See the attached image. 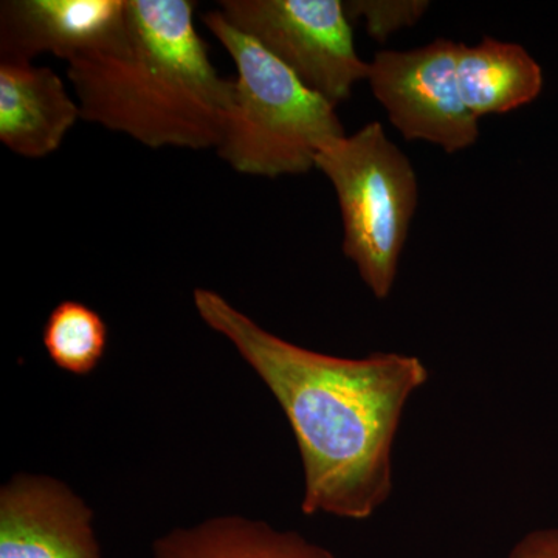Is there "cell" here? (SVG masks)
<instances>
[{
	"mask_svg": "<svg viewBox=\"0 0 558 558\" xmlns=\"http://www.w3.org/2000/svg\"><path fill=\"white\" fill-rule=\"evenodd\" d=\"M81 120L76 98L53 69L0 61V142L25 159L57 153Z\"/></svg>",
	"mask_w": 558,
	"mask_h": 558,
	"instance_id": "cell-9",
	"label": "cell"
},
{
	"mask_svg": "<svg viewBox=\"0 0 558 558\" xmlns=\"http://www.w3.org/2000/svg\"><path fill=\"white\" fill-rule=\"evenodd\" d=\"M153 558H337L295 531L241 515L172 529L153 543Z\"/></svg>",
	"mask_w": 558,
	"mask_h": 558,
	"instance_id": "cell-10",
	"label": "cell"
},
{
	"mask_svg": "<svg viewBox=\"0 0 558 558\" xmlns=\"http://www.w3.org/2000/svg\"><path fill=\"white\" fill-rule=\"evenodd\" d=\"M349 20L363 21L366 33L385 43L392 33L416 24L429 2L425 0H351L344 2Z\"/></svg>",
	"mask_w": 558,
	"mask_h": 558,
	"instance_id": "cell-13",
	"label": "cell"
},
{
	"mask_svg": "<svg viewBox=\"0 0 558 558\" xmlns=\"http://www.w3.org/2000/svg\"><path fill=\"white\" fill-rule=\"evenodd\" d=\"M124 10L126 0H3L0 61L33 62L50 53L69 64L109 43Z\"/></svg>",
	"mask_w": 558,
	"mask_h": 558,
	"instance_id": "cell-8",
	"label": "cell"
},
{
	"mask_svg": "<svg viewBox=\"0 0 558 558\" xmlns=\"http://www.w3.org/2000/svg\"><path fill=\"white\" fill-rule=\"evenodd\" d=\"M191 0H126L120 31L69 62L81 120L148 148H218L233 80L209 60Z\"/></svg>",
	"mask_w": 558,
	"mask_h": 558,
	"instance_id": "cell-2",
	"label": "cell"
},
{
	"mask_svg": "<svg viewBox=\"0 0 558 558\" xmlns=\"http://www.w3.org/2000/svg\"><path fill=\"white\" fill-rule=\"evenodd\" d=\"M315 168L336 190L344 256L357 267L371 293L387 299L417 208L413 165L379 121H371L319 150Z\"/></svg>",
	"mask_w": 558,
	"mask_h": 558,
	"instance_id": "cell-4",
	"label": "cell"
},
{
	"mask_svg": "<svg viewBox=\"0 0 558 558\" xmlns=\"http://www.w3.org/2000/svg\"><path fill=\"white\" fill-rule=\"evenodd\" d=\"M458 50L459 43L436 39L414 50L377 51L366 78L403 138L449 154L470 148L480 137V120L459 92Z\"/></svg>",
	"mask_w": 558,
	"mask_h": 558,
	"instance_id": "cell-6",
	"label": "cell"
},
{
	"mask_svg": "<svg viewBox=\"0 0 558 558\" xmlns=\"http://www.w3.org/2000/svg\"><path fill=\"white\" fill-rule=\"evenodd\" d=\"M108 341L105 319L81 301H61L44 325L43 343L51 362L73 376L94 373L105 357Z\"/></svg>",
	"mask_w": 558,
	"mask_h": 558,
	"instance_id": "cell-12",
	"label": "cell"
},
{
	"mask_svg": "<svg viewBox=\"0 0 558 558\" xmlns=\"http://www.w3.org/2000/svg\"><path fill=\"white\" fill-rule=\"evenodd\" d=\"M220 14L332 105L368 78L340 0H220Z\"/></svg>",
	"mask_w": 558,
	"mask_h": 558,
	"instance_id": "cell-5",
	"label": "cell"
},
{
	"mask_svg": "<svg viewBox=\"0 0 558 558\" xmlns=\"http://www.w3.org/2000/svg\"><path fill=\"white\" fill-rule=\"evenodd\" d=\"M193 301L288 418L303 464V513L371 519L391 497L392 449L407 403L428 381L424 362L398 352L323 354L275 336L215 290L196 289Z\"/></svg>",
	"mask_w": 558,
	"mask_h": 558,
	"instance_id": "cell-1",
	"label": "cell"
},
{
	"mask_svg": "<svg viewBox=\"0 0 558 558\" xmlns=\"http://www.w3.org/2000/svg\"><path fill=\"white\" fill-rule=\"evenodd\" d=\"M457 76L462 101L478 120L523 108L543 89V70L526 49L494 38L459 43Z\"/></svg>",
	"mask_w": 558,
	"mask_h": 558,
	"instance_id": "cell-11",
	"label": "cell"
},
{
	"mask_svg": "<svg viewBox=\"0 0 558 558\" xmlns=\"http://www.w3.org/2000/svg\"><path fill=\"white\" fill-rule=\"evenodd\" d=\"M94 510L51 476H13L0 488V558H102Z\"/></svg>",
	"mask_w": 558,
	"mask_h": 558,
	"instance_id": "cell-7",
	"label": "cell"
},
{
	"mask_svg": "<svg viewBox=\"0 0 558 558\" xmlns=\"http://www.w3.org/2000/svg\"><path fill=\"white\" fill-rule=\"evenodd\" d=\"M508 558H558V529L529 532L513 546Z\"/></svg>",
	"mask_w": 558,
	"mask_h": 558,
	"instance_id": "cell-14",
	"label": "cell"
},
{
	"mask_svg": "<svg viewBox=\"0 0 558 558\" xmlns=\"http://www.w3.org/2000/svg\"><path fill=\"white\" fill-rule=\"evenodd\" d=\"M204 24L236 65L216 148L220 159L258 178L310 172L319 150L347 135L336 105L304 86L219 10L205 14Z\"/></svg>",
	"mask_w": 558,
	"mask_h": 558,
	"instance_id": "cell-3",
	"label": "cell"
}]
</instances>
